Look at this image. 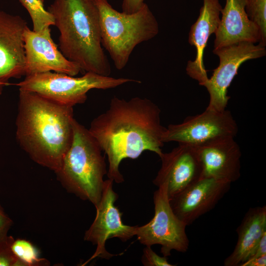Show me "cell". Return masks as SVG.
Returning <instances> with one entry per match:
<instances>
[{
    "mask_svg": "<svg viewBox=\"0 0 266 266\" xmlns=\"http://www.w3.org/2000/svg\"><path fill=\"white\" fill-rule=\"evenodd\" d=\"M145 3L144 0H123L122 12L132 14L140 9Z\"/></svg>",
    "mask_w": 266,
    "mask_h": 266,
    "instance_id": "cell-25",
    "label": "cell"
},
{
    "mask_svg": "<svg viewBox=\"0 0 266 266\" xmlns=\"http://www.w3.org/2000/svg\"><path fill=\"white\" fill-rule=\"evenodd\" d=\"M27 21L0 10V96L12 78L25 76L24 33Z\"/></svg>",
    "mask_w": 266,
    "mask_h": 266,
    "instance_id": "cell-13",
    "label": "cell"
},
{
    "mask_svg": "<svg viewBox=\"0 0 266 266\" xmlns=\"http://www.w3.org/2000/svg\"><path fill=\"white\" fill-rule=\"evenodd\" d=\"M73 139L58 170V180L67 191L95 207L100 201L107 173L104 156L88 129L73 121Z\"/></svg>",
    "mask_w": 266,
    "mask_h": 266,
    "instance_id": "cell-4",
    "label": "cell"
},
{
    "mask_svg": "<svg viewBox=\"0 0 266 266\" xmlns=\"http://www.w3.org/2000/svg\"><path fill=\"white\" fill-rule=\"evenodd\" d=\"M160 114L159 106L147 98L114 97L108 108L92 120L88 130L107 157L108 179L124 181L119 170L123 159H136L145 151L162 154L166 128Z\"/></svg>",
    "mask_w": 266,
    "mask_h": 266,
    "instance_id": "cell-1",
    "label": "cell"
},
{
    "mask_svg": "<svg viewBox=\"0 0 266 266\" xmlns=\"http://www.w3.org/2000/svg\"><path fill=\"white\" fill-rule=\"evenodd\" d=\"M219 58V64L212 75L203 84L209 95L207 108L218 111L226 110L230 97L227 90L238 70L244 62L260 58L266 54V46L260 43L241 42L213 49Z\"/></svg>",
    "mask_w": 266,
    "mask_h": 266,
    "instance_id": "cell-8",
    "label": "cell"
},
{
    "mask_svg": "<svg viewBox=\"0 0 266 266\" xmlns=\"http://www.w3.org/2000/svg\"><path fill=\"white\" fill-rule=\"evenodd\" d=\"M28 11L33 23V30L39 32L45 28L54 26V20L44 7V0H19Z\"/></svg>",
    "mask_w": 266,
    "mask_h": 266,
    "instance_id": "cell-19",
    "label": "cell"
},
{
    "mask_svg": "<svg viewBox=\"0 0 266 266\" xmlns=\"http://www.w3.org/2000/svg\"><path fill=\"white\" fill-rule=\"evenodd\" d=\"M237 132L236 122L230 111L206 107L202 113L188 117L181 123L169 125L162 140L198 146L221 137H234Z\"/></svg>",
    "mask_w": 266,
    "mask_h": 266,
    "instance_id": "cell-10",
    "label": "cell"
},
{
    "mask_svg": "<svg viewBox=\"0 0 266 266\" xmlns=\"http://www.w3.org/2000/svg\"><path fill=\"white\" fill-rule=\"evenodd\" d=\"M150 246H145L143 250L141 262L144 266H173L169 263L165 256L157 254Z\"/></svg>",
    "mask_w": 266,
    "mask_h": 266,
    "instance_id": "cell-23",
    "label": "cell"
},
{
    "mask_svg": "<svg viewBox=\"0 0 266 266\" xmlns=\"http://www.w3.org/2000/svg\"><path fill=\"white\" fill-rule=\"evenodd\" d=\"M158 187L153 195L154 215L148 223L137 226L135 236L145 246L161 245L163 256H170L172 250L185 253L189 246L186 232L187 226L173 213L166 184Z\"/></svg>",
    "mask_w": 266,
    "mask_h": 266,
    "instance_id": "cell-7",
    "label": "cell"
},
{
    "mask_svg": "<svg viewBox=\"0 0 266 266\" xmlns=\"http://www.w3.org/2000/svg\"><path fill=\"white\" fill-rule=\"evenodd\" d=\"M13 223V221L4 212L0 204V240L7 235V233Z\"/></svg>",
    "mask_w": 266,
    "mask_h": 266,
    "instance_id": "cell-24",
    "label": "cell"
},
{
    "mask_svg": "<svg viewBox=\"0 0 266 266\" xmlns=\"http://www.w3.org/2000/svg\"><path fill=\"white\" fill-rule=\"evenodd\" d=\"M94 0L99 13L101 45L116 69L121 70L138 44L158 34V23L146 3L137 12L127 14L115 9L107 0Z\"/></svg>",
    "mask_w": 266,
    "mask_h": 266,
    "instance_id": "cell-5",
    "label": "cell"
},
{
    "mask_svg": "<svg viewBox=\"0 0 266 266\" xmlns=\"http://www.w3.org/2000/svg\"><path fill=\"white\" fill-rule=\"evenodd\" d=\"M12 250L15 256L23 263V266H46L49 262L39 257V252L35 246L24 239H14Z\"/></svg>",
    "mask_w": 266,
    "mask_h": 266,
    "instance_id": "cell-20",
    "label": "cell"
},
{
    "mask_svg": "<svg viewBox=\"0 0 266 266\" xmlns=\"http://www.w3.org/2000/svg\"><path fill=\"white\" fill-rule=\"evenodd\" d=\"M23 36L25 76L47 71L74 76L81 71L78 64L66 59L58 48L52 38L50 27L36 32L28 26Z\"/></svg>",
    "mask_w": 266,
    "mask_h": 266,
    "instance_id": "cell-11",
    "label": "cell"
},
{
    "mask_svg": "<svg viewBox=\"0 0 266 266\" xmlns=\"http://www.w3.org/2000/svg\"><path fill=\"white\" fill-rule=\"evenodd\" d=\"M73 107L20 90L16 138L35 163L55 172L73 139Z\"/></svg>",
    "mask_w": 266,
    "mask_h": 266,
    "instance_id": "cell-2",
    "label": "cell"
},
{
    "mask_svg": "<svg viewBox=\"0 0 266 266\" xmlns=\"http://www.w3.org/2000/svg\"><path fill=\"white\" fill-rule=\"evenodd\" d=\"M47 10L58 29L59 50L81 71L109 76L101 43L100 16L94 0H54Z\"/></svg>",
    "mask_w": 266,
    "mask_h": 266,
    "instance_id": "cell-3",
    "label": "cell"
},
{
    "mask_svg": "<svg viewBox=\"0 0 266 266\" xmlns=\"http://www.w3.org/2000/svg\"><path fill=\"white\" fill-rule=\"evenodd\" d=\"M266 254L260 257L251 258L244 262L240 266H266Z\"/></svg>",
    "mask_w": 266,
    "mask_h": 266,
    "instance_id": "cell-26",
    "label": "cell"
},
{
    "mask_svg": "<svg viewBox=\"0 0 266 266\" xmlns=\"http://www.w3.org/2000/svg\"><path fill=\"white\" fill-rule=\"evenodd\" d=\"M113 183L110 179L105 180L100 201L95 207V218L85 232L84 240L96 245V249L82 266L96 258L108 260L114 256L106 249L105 243L108 239L116 237L125 242L135 235L137 226L125 225L122 222L121 212L115 205L118 195L113 190Z\"/></svg>",
    "mask_w": 266,
    "mask_h": 266,
    "instance_id": "cell-9",
    "label": "cell"
},
{
    "mask_svg": "<svg viewBox=\"0 0 266 266\" xmlns=\"http://www.w3.org/2000/svg\"><path fill=\"white\" fill-rule=\"evenodd\" d=\"M129 82L140 83L141 81L92 72L75 77L64 73L47 71L26 76L22 81L12 84L20 90L35 93L59 104L73 107L84 103L90 90L111 89Z\"/></svg>",
    "mask_w": 266,
    "mask_h": 266,
    "instance_id": "cell-6",
    "label": "cell"
},
{
    "mask_svg": "<svg viewBox=\"0 0 266 266\" xmlns=\"http://www.w3.org/2000/svg\"><path fill=\"white\" fill-rule=\"evenodd\" d=\"M222 17L216 30L214 49L241 42L260 43V30L245 10V0H226Z\"/></svg>",
    "mask_w": 266,
    "mask_h": 266,
    "instance_id": "cell-16",
    "label": "cell"
},
{
    "mask_svg": "<svg viewBox=\"0 0 266 266\" xmlns=\"http://www.w3.org/2000/svg\"><path fill=\"white\" fill-rule=\"evenodd\" d=\"M195 146L201 166V178L230 183L240 178L241 152L234 137H221Z\"/></svg>",
    "mask_w": 266,
    "mask_h": 266,
    "instance_id": "cell-15",
    "label": "cell"
},
{
    "mask_svg": "<svg viewBox=\"0 0 266 266\" xmlns=\"http://www.w3.org/2000/svg\"><path fill=\"white\" fill-rule=\"evenodd\" d=\"M238 239L234 250L225 260V266H240L253 254L266 233V206L250 208L236 229Z\"/></svg>",
    "mask_w": 266,
    "mask_h": 266,
    "instance_id": "cell-18",
    "label": "cell"
},
{
    "mask_svg": "<svg viewBox=\"0 0 266 266\" xmlns=\"http://www.w3.org/2000/svg\"><path fill=\"white\" fill-rule=\"evenodd\" d=\"M245 10L249 19L259 28L260 44L266 45V0H245Z\"/></svg>",
    "mask_w": 266,
    "mask_h": 266,
    "instance_id": "cell-21",
    "label": "cell"
},
{
    "mask_svg": "<svg viewBox=\"0 0 266 266\" xmlns=\"http://www.w3.org/2000/svg\"><path fill=\"white\" fill-rule=\"evenodd\" d=\"M203 1L199 16L189 33L188 41L195 47L196 56L193 61L188 62L186 67L187 74L201 86L208 78L203 64L204 51L210 36L218 28L222 8L219 0Z\"/></svg>",
    "mask_w": 266,
    "mask_h": 266,
    "instance_id": "cell-17",
    "label": "cell"
},
{
    "mask_svg": "<svg viewBox=\"0 0 266 266\" xmlns=\"http://www.w3.org/2000/svg\"><path fill=\"white\" fill-rule=\"evenodd\" d=\"M265 254H266V233L262 237L253 255L250 258L260 257Z\"/></svg>",
    "mask_w": 266,
    "mask_h": 266,
    "instance_id": "cell-27",
    "label": "cell"
},
{
    "mask_svg": "<svg viewBox=\"0 0 266 266\" xmlns=\"http://www.w3.org/2000/svg\"><path fill=\"white\" fill-rule=\"evenodd\" d=\"M14 240L11 235H7L0 240V266H23L12 250Z\"/></svg>",
    "mask_w": 266,
    "mask_h": 266,
    "instance_id": "cell-22",
    "label": "cell"
},
{
    "mask_svg": "<svg viewBox=\"0 0 266 266\" xmlns=\"http://www.w3.org/2000/svg\"><path fill=\"white\" fill-rule=\"evenodd\" d=\"M229 182L200 178L169 200L175 215L186 226L212 209L229 190Z\"/></svg>",
    "mask_w": 266,
    "mask_h": 266,
    "instance_id": "cell-14",
    "label": "cell"
},
{
    "mask_svg": "<svg viewBox=\"0 0 266 266\" xmlns=\"http://www.w3.org/2000/svg\"><path fill=\"white\" fill-rule=\"evenodd\" d=\"M159 157L161 166L153 183L157 187L166 184L169 200L201 178V166L195 146L178 143Z\"/></svg>",
    "mask_w": 266,
    "mask_h": 266,
    "instance_id": "cell-12",
    "label": "cell"
}]
</instances>
